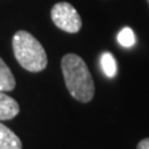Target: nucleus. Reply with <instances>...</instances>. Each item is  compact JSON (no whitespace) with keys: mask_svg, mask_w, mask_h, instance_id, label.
<instances>
[{"mask_svg":"<svg viewBox=\"0 0 149 149\" xmlns=\"http://www.w3.org/2000/svg\"><path fill=\"white\" fill-rule=\"evenodd\" d=\"M61 68L71 96L82 103L91 102L95 96V82L86 62L80 56L67 54L61 60Z\"/></svg>","mask_w":149,"mask_h":149,"instance_id":"f257e3e1","label":"nucleus"},{"mask_svg":"<svg viewBox=\"0 0 149 149\" xmlns=\"http://www.w3.org/2000/svg\"><path fill=\"white\" fill-rule=\"evenodd\" d=\"M13 50L16 61L30 72H41L47 66L44 46L30 32L19 30L13 37Z\"/></svg>","mask_w":149,"mask_h":149,"instance_id":"f03ea898","label":"nucleus"},{"mask_svg":"<svg viewBox=\"0 0 149 149\" xmlns=\"http://www.w3.org/2000/svg\"><path fill=\"white\" fill-rule=\"evenodd\" d=\"M51 19L60 30L70 32V34H76L82 27L80 14L71 4L66 1L57 3L52 6Z\"/></svg>","mask_w":149,"mask_h":149,"instance_id":"7ed1b4c3","label":"nucleus"},{"mask_svg":"<svg viewBox=\"0 0 149 149\" xmlns=\"http://www.w3.org/2000/svg\"><path fill=\"white\" fill-rule=\"evenodd\" d=\"M20 112L19 103L13 97L0 91V120H9L15 118Z\"/></svg>","mask_w":149,"mask_h":149,"instance_id":"20e7f679","label":"nucleus"},{"mask_svg":"<svg viewBox=\"0 0 149 149\" xmlns=\"http://www.w3.org/2000/svg\"><path fill=\"white\" fill-rule=\"evenodd\" d=\"M0 149H22L20 138L3 123H0Z\"/></svg>","mask_w":149,"mask_h":149,"instance_id":"39448f33","label":"nucleus"},{"mask_svg":"<svg viewBox=\"0 0 149 149\" xmlns=\"http://www.w3.org/2000/svg\"><path fill=\"white\" fill-rule=\"evenodd\" d=\"M16 86L15 77L4 60L0 57V91H13Z\"/></svg>","mask_w":149,"mask_h":149,"instance_id":"423d86ee","label":"nucleus"},{"mask_svg":"<svg viewBox=\"0 0 149 149\" xmlns=\"http://www.w3.org/2000/svg\"><path fill=\"white\" fill-rule=\"evenodd\" d=\"M101 66L106 76L108 77H114L117 74V63L113 57V55L109 52H103L101 56Z\"/></svg>","mask_w":149,"mask_h":149,"instance_id":"0eeeda50","label":"nucleus"},{"mask_svg":"<svg viewBox=\"0 0 149 149\" xmlns=\"http://www.w3.org/2000/svg\"><path fill=\"white\" fill-rule=\"evenodd\" d=\"M118 42L123 47H132L136 42V36L130 27H123L118 34Z\"/></svg>","mask_w":149,"mask_h":149,"instance_id":"6e6552de","label":"nucleus"},{"mask_svg":"<svg viewBox=\"0 0 149 149\" xmlns=\"http://www.w3.org/2000/svg\"><path fill=\"white\" fill-rule=\"evenodd\" d=\"M137 149H149V138H144L138 143Z\"/></svg>","mask_w":149,"mask_h":149,"instance_id":"1a4fd4ad","label":"nucleus"},{"mask_svg":"<svg viewBox=\"0 0 149 149\" xmlns=\"http://www.w3.org/2000/svg\"><path fill=\"white\" fill-rule=\"evenodd\" d=\"M147 1H148V4H149V0H147Z\"/></svg>","mask_w":149,"mask_h":149,"instance_id":"9d476101","label":"nucleus"}]
</instances>
